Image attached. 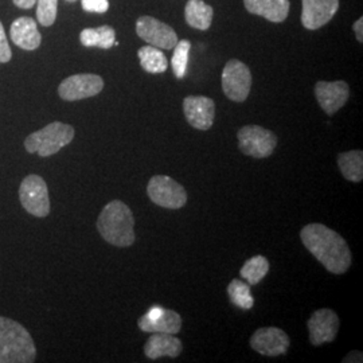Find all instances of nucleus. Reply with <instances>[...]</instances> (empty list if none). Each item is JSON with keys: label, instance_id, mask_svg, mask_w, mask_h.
<instances>
[{"label": "nucleus", "instance_id": "a878e982", "mask_svg": "<svg viewBox=\"0 0 363 363\" xmlns=\"http://www.w3.org/2000/svg\"><path fill=\"white\" fill-rule=\"evenodd\" d=\"M174 55L171 60V65L174 74L178 78H183L187 72V64H189V54L191 50V43L186 39L178 40V43L174 48Z\"/></svg>", "mask_w": 363, "mask_h": 363}, {"label": "nucleus", "instance_id": "f257e3e1", "mask_svg": "<svg viewBox=\"0 0 363 363\" xmlns=\"http://www.w3.org/2000/svg\"><path fill=\"white\" fill-rule=\"evenodd\" d=\"M300 238L328 272L343 274L349 271L352 261L350 247L335 230L322 223H310L301 229Z\"/></svg>", "mask_w": 363, "mask_h": 363}, {"label": "nucleus", "instance_id": "f03ea898", "mask_svg": "<svg viewBox=\"0 0 363 363\" xmlns=\"http://www.w3.org/2000/svg\"><path fill=\"white\" fill-rule=\"evenodd\" d=\"M135 218L124 202L115 199L109 202L99 216L97 230L105 241L117 247H128L135 244Z\"/></svg>", "mask_w": 363, "mask_h": 363}, {"label": "nucleus", "instance_id": "a211bd4d", "mask_svg": "<svg viewBox=\"0 0 363 363\" xmlns=\"http://www.w3.org/2000/svg\"><path fill=\"white\" fill-rule=\"evenodd\" d=\"M138 325L143 333H150V334L160 333V334L177 335L182 330V318L178 312L163 308V311L156 319H147L143 315L139 319Z\"/></svg>", "mask_w": 363, "mask_h": 363}, {"label": "nucleus", "instance_id": "7ed1b4c3", "mask_svg": "<svg viewBox=\"0 0 363 363\" xmlns=\"http://www.w3.org/2000/svg\"><path fill=\"white\" fill-rule=\"evenodd\" d=\"M37 347L31 334L21 323L0 316V363H31Z\"/></svg>", "mask_w": 363, "mask_h": 363}, {"label": "nucleus", "instance_id": "b1692460", "mask_svg": "<svg viewBox=\"0 0 363 363\" xmlns=\"http://www.w3.org/2000/svg\"><path fill=\"white\" fill-rule=\"evenodd\" d=\"M269 272V261L264 256H255L247 259L242 265L240 274L242 279H245L247 284L256 286Z\"/></svg>", "mask_w": 363, "mask_h": 363}, {"label": "nucleus", "instance_id": "9d476101", "mask_svg": "<svg viewBox=\"0 0 363 363\" xmlns=\"http://www.w3.org/2000/svg\"><path fill=\"white\" fill-rule=\"evenodd\" d=\"M136 33L140 38L157 49L171 50L178 43L175 30L152 16H142L136 22Z\"/></svg>", "mask_w": 363, "mask_h": 363}, {"label": "nucleus", "instance_id": "412c9836", "mask_svg": "<svg viewBox=\"0 0 363 363\" xmlns=\"http://www.w3.org/2000/svg\"><path fill=\"white\" fill-rule=\"evenodd\" d=\"M337 167L345 179L359 183L363 179V152L361 150L343 152L337 156Z\"/></svg>", "mask_w": 363, "mask_h": 363}, {"label": "nucleus", "instance_id": "7c9ffc66", "mask_svg": "<svg viewBox=\"0 0 363 363\" xmlns=\"http://www.w3.org/2000/svg\"><path fill=\"white\" fill-rule=\"evenodd\" d=\"M363 19L362 18H359L355 23H354V33H355V37L357 39L359 40V42H362L363 40Z\"/></svg>", "mask_w": 363, "mask_h": 363}, {"label": "nucleus", "instance_id": "6ab92c4d", "mask_svg": "<svg viewBox=\"0 0 363 363\" xmlns=\"http://www.w3.org/2000/svg\"><path fill=\"white\" fill-rule=\"evenodd\" d=\"M247 11L259 15L269 22L280 23L289 13V0H244Z\"/></svg>", "mask_w": 363, "mask_h": 363}, {"label": "nucleus", "instance_id": "9b49d317", "mask_svg": "<svg viewBox=\"0 0 363 363\" xmlns=\"http://www.w3.org/2000/svg\"><path fill=\"white\" fill-rule=\"evenodd\" d=\"M289 343L288 334L277 327H262L250 337V347L265 357L284 355Z\"/></svg>", "mask_w": 363, "mask_h": 363}, {"label": "nucleus", "instance_id": "aec40b11", "mask_svg": "<svg viewBox=\"0 0 363 363\" xmlns=\"http://www.w3.org/2000/svg\"><path fill=\"white\" fill-rule=\"evenodd\" d=\"M213 15V7L206 4L203 0H189L184 9V18L189 26L202 31L211 26Z\"/></svg>", "mask_w": 363, "mask_h": 363}, {"label": "nucleus", "instance_id": "2eb2a0df", "mask_svg": "<svg viewBox=\"0 0 363 363\" xmlns=\"http://www.w3.org/2000/svg\"><path fill=\"white\" fill-rule=\"evenodd\" d=\"M339 9V0H303L301 23L308 30L327 25Z\"/></svg>", "mask_w": 363, "mask_h": 363}, {"label": "nucleus", "instance_id": "dca6fc26", "mask_svg": "<svg viewBox=\"0 0 363 363\" xmlns=\"http://www.w3.org/2000/svg\"><path fill=\"white\" fill-rule=\"evenodd\" d=\"M183 350L181 339L171 334L155 333L144 345V354L150 359H159L162 357L177 358Z\"/></svg>", "mask_w": 363, "mask_h": 363}, {"label": "nucleus", "instance_id": "20e7f679", "mask_svg": "<svg viewBox=\"0 0 363 363\" xmlns=\"http://www.w3.org/2000/svg\"><path fill=\"white\" fill-rule=\"evenodd\" d=\"M76 130L65 123L54 121L45 128L33 132L25 140L28 154H38L42 157L55 155L64 147L73 142Z\"/></svg>", "mask_w": 363, "mask_h": 363}, {"label": "nucleus", "instance_id": "ddd939ff", "mask_svg": "<svg viewBox=\"0 0 363 363\" xmlns=\"http://www.w3.org/2000/svg\"><path fill=\"white\" fill-rule=\"evenodd\" d=\"M310 342L313 346L330 343L337 337L339 331V318L337 312L330 308H322L313 312L308 319Z\"/></svg>", "mask_w": 363, "mask_h": 363}, {"label": "nucleus", "instance_id": "4be33fe9", "mask_svg": "<svg viewBox=\"0 0 363 363\" xmlns=\"http://www.w3.org/2000/svg\"><path fill=\"white\" fill-rule=\"evenodd\" d=\"M79 40L86 48L111 49L112 46H115L116 33L111 26L85 28L79 34Z\"/></svg>", "mask_w": 363, "mask_h": 363}, {"label": "nucleus", "instance_id": "f8f14e48", "mask_svg": "<svg viewBox=\"0 0 363 363\" xmlns=\"http://www.w3.org/2000/svg\"><path fill=\"white\" fill-rule=\"evenodd\" d=\"M183 112L193 128L208 130L214 123L216 104L205 96H189L183 100Z\"/></svg>", "mask_w": 363, "mask_h": 363}, {"label": "nucleus", "instance_id": "4468645a", "mask_svg": "<svg viewBox=\"0 0 363 363\" xmlns=\"http://www.w3.org/2000/svg\"><path fill=\"white\" fill-rule=\"evenodd\" d=\"M315 96L320 108L328 116H333L347 103L350 96V88L345 81H319L315 85Z\"/></svg>", "mask_w": 363, "mask_h": 363}, {"label": "nucleus", "instance_id": "423d86ee", "mask_svg": "<svg viewBox=\"0 0 363 363\" xmlns=\"http://www.w3.org/2000/svg\"><path fill=\"white\" fill-rule=\"evenodd\" d=\"M147 194L160 208L178 210L187 203L184 187L167 175L152 177L147 186Z\"/></svg>", "mask_w": 363, "mask_h": 363}, {"label": "nucleus", "instance_id": "6e6552de", "mask_svg": "<svg viewBox=\"0 0 363 363\" xmlns=\"http://www.w3.org/2000/svg\"><path fill=\"white\" fill-rule=\"evenodd\" d=\"M252 88V74L244 62L230 60L222 72V89L225 96L235 101L244 103Z\"/></svg>", "mask_w": 363, "mask_h": 363}, {"label": "nucleus", "instance_id": "393cba45", "mask_svg": "<svg viewBox=\"0 0 363 363\" xmlns=\"http://www.w3.org/2000/svg\"><path fill=\"white\" fill-rule=\"evenodd\" d=\"M228 295L235 307H238L241 310L253 308L255 298L252 296L250 286L247 283H242L241 280L234 279L233 281L228 286Z\"/></svg>", "mask_w": 363, "mask_h": 363}, {"label": "nucleus", "instance_id": "1a4fd4ad", "mask_svg": "<svg viewBox=\"0 0 363 363\" xmlns=\"http://www.w3.org/2000/svg\"><path fill=\"white\" fill-rule=\"evenodd\" d=\"M104 89V79L97 74H74L65 78L58 86V94L65 101H78L97 96Z\"/></svg>", "mask_w": 363, "mask_h": 363}, {"label": "nucleus", "instance_id": "5701e85b", "mask_svg": "<svg viewBox=\"0 0 363 363\" xmlns=\"http://www.w3.org/2000/svg\"><path fill=\"white\" fill-rule=\"evenodd\" d=\"M138 55L140 60V65L147 73H152V74L164 73L169 67V61L166 55L155 46L150 45V46L140 48Z\"/></svg>", "mask_w": 363, "mask_h": 363}, {"label": "nucleus", "instance_id": "0eeeda50", "mask_svg": "<svg viewBox=\"0 0 363 363\" xmlns=\"http://www.w3.org/2000/svg\"><path fill=\"white\" fill-rule=\"evenodd\" d=\"M238 147L242 154L256 159H265L272 155L277 136L272 130H265L259 125H245L237 133Z\"/></svg>", "mask_w": 363, "mask_h": 363}, {"label": "nucleus", "instance_id": "2f4dec72", "mask_svg": "<svg viewBox=\"0 0 363 363\" xmlns=\"http://www.w3.org/2000/svg\"><path fill=\"white\" fill-rule=\"evenodd\" d=\"M67 1H70V3H73V1H77V0H67Z\"/></svg>", "mask_w": 363, "mask_h": 363}, {"label": "nucleus", "instance_id": "39448f33", "mask_svg": "<svg viewBox=\"0 0 363 363\" xmlns=\"http://www.w3.org/2000/svg\"><path fill=\"white\" fill-rule=\"evenodd\" d=\"M19 201L28 214L45 218L50 214L49 189L45 179L31 174L26 177L19 187Z\"/></svg>", "mask_w": 363, "mask_h": 363}, {"label": "nucleus", "instance_id": "bb28decb", "mask_svg": "<svg viewBox=\"0 0 363 363\" xmlns=\"http://www.w3.org/2000/svg\"><path fill=\"white\" fill-rule=\"evenodd\" d=\"M37 18L42 26H52L57 19L58 0H37Z\"/></svg>", "mask_w": 363, "mask_h": 363}, {"label": "nucleus", "instance_id": "cd10ccee", "mask_svg": "<svg viewBox=\"0 0 363 363\" xmlns=\"http://www.w3.org/2000/svg\"><path fill=\"white\" fill-rule=\"evenodd\" d=\"M82 9L88 13H104L109 9L108 0H81Z\"/></svg>", "mask_w": 363, "mask_h": 363}, {"label": "nucleus", "instance_id": "c85d7f7f", "mask_svg": "<svg viewBox=\"0 0 363 363\" xmlns=\"http://www.w3.org/2000/svg\"><path fill=\"white\" fill-rule=\"evenodd\" d=\"M11 57H13V52L10 49L3 25L0 23V64H7L11 60Z\"/></svg>", "mask_w": 363, "mask_h": 363}, {"label": "nucleus", "instance_id": "f3484780", "mask_svg": "<svg viewBox=\"0 0 363 363\" xmlns=\"http://www.w3.org/2000/svg\"><path fill=\"white\" fill-rule=\"evenodd\" d=\"M11 39L13 43L23 50H35L40 45L42 37L39 34L37 22L31 18H18L11 25Z\"/></svg>", "mask_w": 363, "mask_h": 363}, {"label": "nucleus", "instance_id": "c756f323", "mask_svg": "<svg viewBox=\"0 0 363 363\" xmlns=\"http://www.w3.org/2000/svg\"><path fill=\"white\" fill-rule=\"evenodd\" d=\"M35 3H37V0H13V4L16 7L25 9V10L33 9V6H35Z\"/></svg>", "mask_w": 363, "mask_h": 363}]
</instances>
